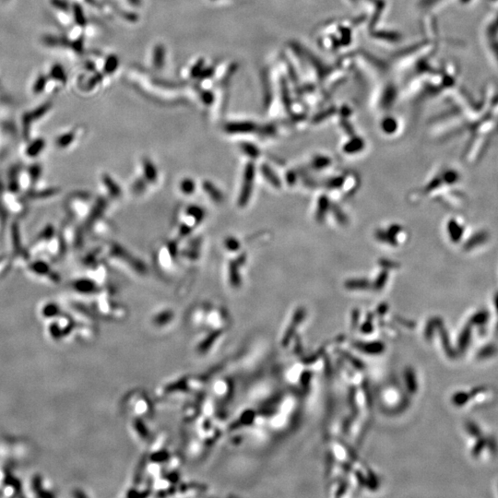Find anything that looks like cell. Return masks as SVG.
I'll return each instance as SVG.
<instances>
[{
	"mask_svg": "<svg viewBox=\"0 0 498 498\" xmlns=\"http://www.w3.org/2000/svg\"><path fill=\"white\" fill-rule=\"evenodd\" d=\"M46 147V141L44 139H35L34 140H29V144L25 148V156L31 160H35L39 157Z\"/></svg>",
	"mask_w": 498,
	"mask_h": 498,
	"instance_id": "6",
	"label": "cell"
},
{
	"mask_svg": "<svg viewBox=\"0 0 498 498\" xmlns=\"http://www.w3.org/2000/svg\"><path fill=\"white\" fill-rule=\"evenodd\" d=\"M13 267L12 258L9 255H1L0 256V278L5 277L9 274Z\"/></svg>",
	"mask_w": 498,
	"mask_h": 498,
	"instance_id": "7",
	"label": "cell"
},
{
	"mask_svg": "<svg viewBox=\"0 0 498 498\" xmlns=\"http://www.w3.org/2000/svg\"><path fill=\"white\" fill-rule=\"evenodd\" d=\"M25 270L30 276L37 280L54 284L60 282L59 274L53 270L49 263L44 260H32Z\"/></svg>",
	"mask_w": 498,
	"mask_h": 498,
	"instance_id": "2",
	"label": "cell"
},
{
	"mask_svg": "<svg viewBox=\"0 0 498 498\" xmlns=\"http://www.w3.org/2000/svg\"><path fill=\"white\" fill-rule=\"evenodd\" d=\"M49 109H50V105H43V106L38 107L37 109H35L34 111H31V112L27 113L23 116V118H22V131H23V138L25 139V140H27V141L30 140V137H31V134H32L33 125L35 124V121H38L42 117H44V115L47 114V112L49 111Z\"/></svg>",
	"mask_w": 498,
	"mask_h": 498,
	"instance_id": "5",
	"label": "cell"
},
{
	"mask_svg": "<svg viewBox=\"0 0 498 498\" xmlns=\"http://www.w3.org/2000/svg\"><path fill=\"white\" fill-rule=\"evenodd\" d=\"M56 231L57 230L51 223L46 224L45 227L41 230V232L36 236L28 247L32 258L40 254L45 253L47 245L52 240L53 237L55 236Z\"/></svg>",
	"mask_w": 498,
	"mask_h": 498,
	"instance_id": "3",
	"label": "cell"
},
{
	"mask_svg": "<svg viewBox=\"0 0 498 498\" xmlns=\"http://www.w3.org/2000/svg\"><path fill=\"white\" fill-rule=\"evenodd\" d=\"M10 246L13 267L16 269H26L32 261V256L28 247L24 246L23 238L17 222H13L10 228Z\"/></svg>",
	"mask_w": 498,
	"mask_h": 498,
	"instance_id": "1",
	"label": "cell"
},
{
	"mask_svg": "<svg viewBox=\"0 0 498 498\" xmlns=\"http://www.w3.org/2000/svg\"><path fill=\"white\" fill-rule=\"evenodd\" d=\"M44 84H45V79H44V77H41L36 81L35 85V92H37L36 93H39V92H41L43 90Z\"/></svg>",
	"mask_w": 498,
	"mask_h": 498,
	"instance_id": "8",
	"label": "cell"
},
{
	"mask_svg": "<svg viewBox=\"0 0 498 498\" xmlns=\"http://www.w3.org/2000/svg\"><path fill=\"white\" fill-rule=\"evenodd\" d=\"M63 74H64V72L59 67L53 70V76L55 77V79H61Z\"/></svg>",
	"mask_w": 498,
	"mask_h": 498,
	"instance_id": "9",
	"label": "cell"
},
{
	"mask_svg": "<svg viewBox=\"0 0 498 498\" xmlns=\"http://www.w3.org/2000/svg\"><path fill=\"white\" fill-rule=\"evenodd\" d=\"M60 193L61 189L58 186L39 187L37 184L34 188L24 193V197L28 202H45L55 199Z\"/></svg>",
	"mask_w": 498,
	"mask_h": 498,
	"instance_id": "4",
	"label": "cell"
}]
</instances>
